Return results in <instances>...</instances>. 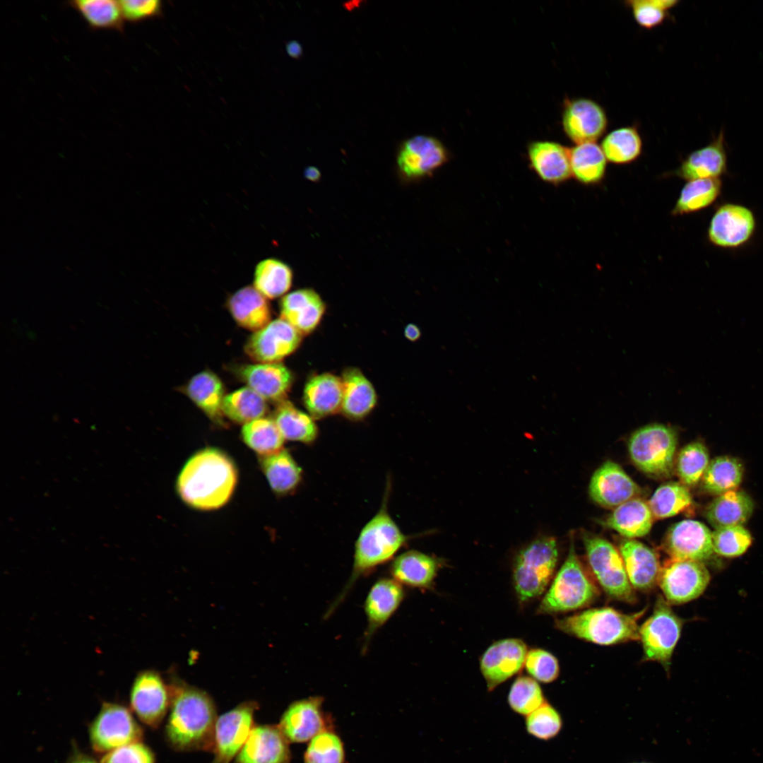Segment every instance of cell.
Wrapping results in <instances>:
<instances>
[{
    "label": "cell",
    "mask_w": 763,
    "mask_h": 763,
    "mask_svg": "<svg viewBox=\"0 0 763 763\" xmlns=\"http://www.w3.org/2000/svg\"><path fill=\"white\" fill-rule=\"evenodd\" d=\"M632 9L637 23L646 29L661 25L666 19L669 9L675 6L676 0H631L626 2Z\"/></svg>",
    "instance_id": "52"
},
{
    "label": "cell",
    "mask_w": 763,
    "mask_h": 763,
    "mask_svg": "<svg viewBox=\"0 0 763 763\" xmlns=\"http://www.w3.org/2000/svg\"><path fill=\"white\" fill-rule=\"evenodd\" d=\"M704 564L669 559L661 567L658 584L670 604H682L699 597L710 581Z\"/></svg>",
    "instance_id": "11"
},
{
    "label": "cell",
    "mask_w": 763,
    "mask_h": 763,
    "mask_svg": "<svg viewBox=\"0 0 763 763\" xmlns=\"http://www.w3.org/2000/svg\"><path fill=\"white\" fill-rule=\"evenodd\" d=\"M345 759L343 741L331 728L312 738L304 755V763H345Z\"/></svg>",
    "instance_id": "48"
},
{
    "label": "cell",
    "mask_w": 763,
    "mask_h": 763,
    "mask_svg": "<svg viewBox=\"0 0 763 763\" xmlns=\"http://www.w3.org/2000/svg\"><path fill=\"white\" fill-rule=\"evenodd\" d=\"M654 519L648 502L635 497L615 507L605 524L621 536L634 539L647 535Z\"/></svg>",
    "instance_id": "34"
},
{
    "label": "cell",
    "mask_w": 763,
    "mask_h": 763,
    "mask_svg": "<svg viewBox=\"0 0 763 763\" xmlns=\"http://www.w3.org/2000/svg\"><path fill=\"white\" fill-rule=\"evenodd\" d=\"M507 702L514 712L526 717L545 700L541 687L535 679L520 676L511 685Z\"/></svg>",
    "instance_id": "49"
},
{
    "label": "cell",
    "mask_w": 763,
    "mask_h": 763,
    "mask_svg": "<svg viewBox=\"0 0 763 763\" xmlns=\"http://www.w3.org/2000/svg\"><path fill=\"white\" fill-rule=\"evenodd\" d=\"M557 559V545L553 537L536 538L519 551L514 562L513 580L520 602H528L545 591Z\"/></svg>",
    "instance_id": "6"
},
{
    "label": "cell",
    "mask_w": 763,
    "mask_h": 763,
    "mask_svg": "<svg viewBox=\"0 0 763 763\" xmlns=\"http://www.w3.org/2000/svg\"><path fill=\"white\" fill-rule=\"evenodd\" d=\"M721 189L720 178L688 181L680 191L673 209V215L688 214L709 207L718 198Z\"/></svg>",
    "instance_id": "41"
},
{
    "label": "cell",
    "mask_w": 763,
    "mask_h": 763,
    "mask_svg": "<svg viewBox=\"0 0 763 763\" xmlns=\"http://www.w3.org/2000/svg\"><path fill=\"white\" fill-rule=\"evenodd\" d=\"M242 437L245 444L261 457L283 449L285 439L273 418H260L244 424Z\"/></svg>",
    "instance_id": "44"
},
{
    "label": "cell",
    "mask_w": 763,
    "mask_h": 763,
    "mask_svg": "<svg viewBox=\"0 0 763 763\" xmlns=\"http://www.w3.org/2000/svg\"><path fill=\"white\" fill-rule=\"evenodd\" d=\"M524 666L528 674L541 682H551L559 675L557 659L544 649H532L528 651Z\"/></svg>",
    "instance_id": "53"
},
{
    "label": "cell",
    "mask_w": 763,
    "mask_h": 763,
    "mask_svg": "<svg viewBox=\"0 0 763 763\" xmlns=\"http://www.w3.org/2000/svg\"><path fill=\"white\" fill-rule=\"evenodd\" d=\"M217 719L215 704L205 692L177 688L171 698L167 740L177 751H213Z\"/></svg>",
    "instance_id": "3"
},
{
    "label": "cell",
    "mask_w": 763,
    "mask_h": 763,
    "mask_svg": "<svg viewBox=\"0 0 763 763\" xmlns=\"http://www.w3.org/2000/svg\"><path fill=\"white\" fill-rule=\"evenodd\" d=\"M562 125L567 136L576 145L597 141L605 133L608 118L603 108L588 98H577L566 105Z\"/></svg>",
    "instance_id": "22"
},
{
    "label": "cell",
    "mask_w": 763,
    "mask_h": 763,
    "mask_svg": "<svg viewBox=\"0 0 763 763\" xmlns=\"http://www.w3.org/2000/svg\"><path fill=\"white\" fill-rule=\"evenodd\" d=\"M323 703V697L314 696L288 706L278 726L290 743L309 741L321 731L331 728Z\"/></svg>",
    "instance_id": "17"
},
{
    "label": "cell",
    "mask_w": 763,
    "mask_h": 763,
    "mask_svg": "<svg viewBox=\"0 0 763 763\" xmlns=\"http://www.w3.org/2000/svg\"><path fill=\"white\" fill-rule=\"evenodd\" d=\"M267 410L266 401L248 386L225 395L222 405L223 415L244 425L263 418Z\"/></svg>",
    "instance_id": "43"
},
{
    "label": "cell",
    "mask_w": 763,
    "mask_h": 763,
    "mask_svg": "<svg viewBox=\"0 0 763 763\" xmlns=\"http://www.w3.org/2000/svg\"><path fill=\"white\" fill-rule=\"evenodd\" d=\"M640 493L639 485L612 461H606L594 471L588 485L592 500L609 509L638 497Z\"/></svg>",
    "instance_id": "19"
},
{
    "label": "cell",
    "mask_w": 763,
    "mask_h": 763,
    "mask_svg": "<svg viewBox=\"0 0 763 763\" xmlns=\"http://www.w3.org/2000/svg\"><path fill=\"white\" fill-rule=\"evenodd\" d=\"M261 468L272 490L285 495L294 492L302 480V470L285 449L261 457Z\"/></svg>",
    "instance_id": "36"
},
{
    "label": "cell",
    "mask_w": 763,
    "mask_h": 763,
    "mask_svg": "<svg viewBox=\"0 0 763 763\" xmlns=\"http://www.w3.org/2000/svg\"><path fill=\"white\" fill-rule=\"evenodd\" d=\"M601 147L608 161L623 165L634 161L640 155L642 141L634 127L625 126L607 134Z\"/></svg>",
    "instance_id": "45"
},
{
    "label": "cell",
    "mask_w": 763,
    "mask_h": 763,
    "mask_svg": "<svg viewBox=\"0 0 763 763\" xmlns=\"http://www.w3.org/2000/svg\"><path fill=\"white\" fill-rule=\"evenodd\" d=\"M257 706L254 702H246L218 718L211 763H230L240 752L254 728Z\"/></svg>",
    "instance_id": "12"
},
{
    "label": "cell",
    "mask_w": 763,
    "mask_h": 763,
    "mask_svg": "<svg viewBox=\"0 0 763 763\" xmlns=\"http://www.w3.org/2000/svg\"><path fill=\"white\" fill-rule=\"evenodd\" d=\"M714 552L726 557L744 554L752 543V536L743 526L715 529L711 533Z\"/></svg>",
    "instance_id": "50"
},
{
    "label": "cell",
    "mask_w": 763,
    "mask_h": 763,
    "mask_svg": "<svg viewBox=\"0 0 763 763\" xmlns=\"http://www.w3.org/2000/svg\"><path fill=\"white\" fill-rule=\"evenodd\" d=\"M528 653L526 644L519 639H505L490 646L480 658V670L489 691L519 673Z\"/></svg>",
    "instance_id": "20"
},
{
    "label": "cell",
    "mask_w": 763,
    "mask_h": 763,
    "mask_svg": "<svg viewBox=\"0 0 763 763\" xmlns=\"http://www.w3.org/2000/svg\"><path fill=\"white\" fill-rule=\"evenodd\" d=\"M645 610L625 614L613 608H591L555 620L560 631L594 644L613 645L639 639V619Z\"/></svg>",
    "instance_id": "4"
},
{
    "label": "cell",
    "mask_w": 763,
    "mask_h": 763,
    "mask_svg": "<svg viewBox=\"0 0 763 763\" xmlns=\"http://www.w3.org/2000/svg\"><path fill=\"white\" fill-rule=\"evenodd\" d=\"M727 150L724 131L706 146L692 152L676 170L686 180L719 178L727 173Z\"/></svg>",
    "instance_id": "25"
},
{
    "label": "cell",
    "mask_w": 763,
    "mask_h": 763,
    "mask_svg": "<svg viewBox=\"0 0 763 763\" xmlns=\"http://www.w3.org/2000/svg\"><path fill=\"white\" fill-rule=\"evenodd\" d=\"M293 273L283 261L268 258L256 266L254 287L264 296L274 299L285 294L292 283Z\"/></svg>",
    "instance_id": "42"
},
{
    "label": "cell",
    "mask_w": 763,
    "mask_h": 763,
    "mask_svg": "<svg viewBox=\"0 0 763 763\" xmlns=\"http://www.w3.org/2000/svg\"><path fill=\"white\" fill-rule=\"evenodd\" d=\"M562 720L559 712L545 702L540 707L526 716L525 727L527 733L541 740L555 738L560 731Z\"/></svg>",
    "instance_id": "51"
},
{
    "label": "cell",
    "mask_w": 763,
    "mask_h": 763,
    "mask_svg": "<svg viewBox=\"0 0 763 763\" xmlns=\"http://www.w3.org/2000/svg\"><path fill=\"white\" fill-rule=\"evenodd\" d=\"M711 533L702 522L682 520L668 530L663 543L664 550L673 560L703 562L714 553Z\"/></svg>",
    "instance_id": "18"
},
{
    "label": "cell",
    "mask_w": 763,
    "mask_h": 763,
    "mask_svg": "<svg viewBox=\"0 0 763 763\" xmlns=\"http://www.w3.org/2000/svg\"><path fill=\"white\" fill-rule=\"evenodd\" d=\"M289 743L278 726L254 727L234 763H290Z\"/></svg>",
    "instance_id": "23"
},
{
    "label": "cell",
    "mask_w": 763,
    "mask_h": 763,
    "mask_svg": "<svg viewBox=\"0 0 763 763\" xmlns=\"http://www.w3.org/2000/svg\"><path fill=\"white\" fill-rule=\"evenodd\" d=\"M756 229V219L747 207L726 203L714 212L709 225V242L718 247L735 249L747 243Z\"/></svg>",
    "instance_id": "13"
},
{
    "label": "cell",
    "mask_w": 763,
    "mask_h": 763,
    "mask_svg": "<svg viewBox=\"0 0 763 763\" xmlns=\"http://www.w3.org/2000/svg\"><path fill=\"white\" fill-rule=\"evenodd\" d=\"M130 706L143 723L157 728L161 723L170 705V692L161 676L146 670L135 678L130 690Z\"/></svg>",
    "instance_id": "15"
},
{
    "label": "cell",
    "mask_w": 763,
    "mask_h": 763,
    "mask_svg": "<svg viewBox=\"0 0 763 763\" xmlns=\"http://www.w3.org/2000/svg\"><path fill=\"white\" fill-rule=\"evenodd\" d=\"M572 175L579 182L593 184L601 182L605 174L607 159L596 142L577 144L570 149Z\"/></svg>",
    "instance_id": "40"
},
{
    "label": "cell",
    "mask_w": 763,
    "mask_h": 763,
    "mask_svg": "<svg viewBox=\"0 0 763 763\" xmlns=\"http://www.w3.org/2000/svg\"><path fill=\"white\" fill-rule=\"evenodd\" d=\"M682 627V620L673 611L670 603L658 596L653 613L639 627L644 660L658 662L668 670Z\"/></svg>",
    "instance_id": "9"
},
{
    "label": "cell",
    "mask_w": 763,
    "mask_h": 763,
    "mask_svg": "<svg viewBox=\"0 0 763 763\" xmlns=\"http://www.w3.org/2000/svg\"><path fill=\"white\" fill-rule=\"evenodd\" d=\"M237 480L236 468L223 452L207 448L195 454L177 482L182 500L193 508L218 509L230 499Z\"/></svg>",
    "instance_id": "1"
},
{
    "label": "cell",
    "mask_w": 763,
    "mask_h": 763,
    "mask_svg": "<svg viewBox=\"0 0 763 763\" xmlns=\"http://www.w3.org/2000/svg\"><path fill=\"white\" fill-rule=\"evenodd\" d=\"M185 391L210 419L222 423L225 389L222 381L215 374L206 370L195 374L187 383Z\"/></svg>",
    "instance_id": "35"
},
{
    "label": "cell",
    "mask_w": 763,
    "mask_h": 763,
    "mask_svg": "<svg viewBox=\"0 0 763 763\" xmlns=\"http://www.w3.org/2000/svg\"><path fill=\"white\" fill-rule=\"evenodd\" d=\"M273 420L285 439L310 444L318 437L319 430L314 419L289 401L283 400L278 403Z\"/></svg>",
    "instance_id": "37"
},
{
    "label": "cell",
    "mask_w": 763,
    "mask_h": 763,
    "mask_svg": "<svg viewBox=\"0 0 763 763\" xmlns=\"http://www.w3.org/2000/svg\"><path fill=\"white\" fill-rule=\"evenodd\" d=\"M100 763H155V757L148 746L138 741L105 753Z\"/></svg>",
    "instance_id": "54"
},
{
    "label": "cell",
    "mask_w": 763,
    "mask_h": 763,
    "mask_svg": "<svg viewBox=\"0 0 763 763\" xmlns=\"http://www.w3.org/2000/svg\"><path fill=\"white\" fill-rule=\"evenodd\" d=\"M396 158L398 171L410 180L431 175L448 158L442 143L434 137L425 135H417L404 141Z\"/></svg>",
    "instance_id": "16"
},
{
    "label": "cell",
    "mask_w": 763,
    "mask_h": 763,
    "mask_svg": "<svg viewBox=\"0 0 763 763\" xmlns=\"http://www.w3.org/2000/svg\"><path fill=\"white\" fill-rule=\"evenodd\" d=\"M533 170L543 180L560 184L572 175L570 149L552 141H536L530 144L528 150Z\"/></svg>",
    "instance_id": "30"
},
{
    "label": "cell",
    "mask_w": 763,
    "mask_h": 763,
    "mask_svg": "<svg viewBox=\"0 0 763 763\" xmlns=\"http://www.w3.org/2000/svg\"><path fill=\"white\" fill-rule=\"evenodd\" d=\"M302 45L296 40H291L286 45L288 54L295 59H299L302 54Z\"/></svg>",
    "instance_id": "57"
},
{
    "label": "cell",
    "mask_w": 763,
    "mask_h": 763,
    "mask_svg": "<svg viewBox=\"0 0 763 763\" xmlns=\"http://www.w3.org/2000/svg\"><path fill=\"white\" fill-rule=\"evenodd\" d=\"M325 304L312 289L297 290L285 295L280 302V318L302 334L312 332L319 324Z\"/></svg>",
    "instance_id": "27"
},
{
    "label": "cell",
    "mask_w": 763,
    "mask_h": 763,
    "mask_svg": "<svg viewBox=\"0 0 763 763\" xmlns=\"http://www.w3.org/2000/svg\"><path fill=\"white\" fill-rule=\"evenodd\" d=\"M692 498L688 487L678 482L660 485L648 502L654 519L674 516L688 509Z\"/></svg>",
    "instance_id": "46"
},
{
    "label": "cell",
    "mask_w": 763,
    "mask_h": 763,
    "mask_svg": "<svg viewBox=\"0 0 763 763\" xmlns=\"http://www.w3.org/2000/svg\"><path fill=\"white\" fill-rule=\"evenodd\" d=\"M67 763H98L93 757L88 755L76 752L69 758Z\"/></svg>",
    "instance_id": "58"
},
{
    "label": "cell",
    "mask_w": 763,
    "mask_h": 763,
    "mask_svg": "<svg viewBox=\"0 0 763 763\" xmlns=\"http://www.w3.org/2000/svg\"><path fill=\"white\" fill-rule=\"evenodd\" d=\"M439 566L437 558L410 550L394 557L389 573L402 586L425 589L431 587Z\"/></svg>",
    "instance_id": "29"
},
{
    "label": "cell",
    "mask_w": 763,
    "mask_h": 763,
    "mask_svg": "<svg viewBox=\"0 0 763 763\" xmlns=\"http://www.w3.org/2000/svg\"><path fill=\"white\" fill-rule=\"evenodd\" d=\"M90 742L98 753H107L124 745L141 741L142 728L126 706L103 703L89 728Z\"/></svg>",
    "instance_id": "10"
},
{
    "label": "cell",
    "mask_w": 763,
    "mask_h": 763,
    "mask_svg": "<svg viewBox=\"0 0 763 763\" xmlns=\"http://www.w3.org/2000/svg\"><path fill=\"white\" fill-rule=\"evenodd\" d=\"M302 336L290 323L279 318L254 332L247 340L244 350L258 363L279 362L297 348Z\"/></svg>",
    "instance_id": "14"
},
{
    "label": "cell",
    "mask_w": 763,
    "mask_h": 763,
    "mask_svg": "<svg viewBox=\"0 0 763 763\" xmlns=\"http://www.w3.org/2000/svg\"><path fill=\"white\" fill-rule=\"evenodd\" d=\"M709 461L708 449L702 442H693L685 445L675 461V469L680 483L687 487L697 484Z\"/></svg>",
    "instance_id": "47"
},
{
    "label": "cell",
    "mask_w": 763,
    "mask_h": 763,
    "mask_svg": "<svg viewBox=\"0 0 763 763\" xmlns=\"http://www.w3.org/2000/svg\"><path fill=\"white\" fill-rule=\"evenodd\" d=\"M343 396L341 412L350 420L363 419L374 409L377 396L372 383L357 368H348L341 377Z\"/></svg>",
    "instance_id": "32"
},
{
    "label": "cell",
    "mask_w": 763,
    "mask_h": 763,
    "mask_svg": "<svg viewBox=\"0 0 763 763\" xmlns=\"http://www.w3.org/2000/svg\"><path fill=\"white\" fill-rule=\"evenodd\" d=\"M405 595L403 586L392 578H381L370 588L364 603L367 627L362 652L367 651L377 632L398 610Z\"/></svg>",
    "instance_id": "21"
},
{
    "label": "cell",
    "mask_w": 763,
    "mask_h": 763,
    "mask_svg": "<svg viewBox=\"0 0 763 763\" xmlns=\"http://www.w3.org/2000/svg\"><path fill=\"white\" fill-rule=\"evenodd\" d=\"M755 504L743 490H733L718 495L706 507L705 517L714 529L743 526L752 516Z\"/></svg>",
    "instance_id": "33"
},
{
    "label": "cell",
    "mask_w": 763,
    "mask_h": 763,
    "mask_svg": "<svg viewBox=\"0 0 763 763\" xmlns=\"http://www.w3.org/2000/svg\"><path fill=\"white\" fill-rule=\"evenodd\" d=\"M119 4L124 18L131 23L158 16L162 11V3L158 0H123Z\"/></svg>",
    "instance_id": "55"
},
{
    "label": "cell",
    "mask_w": 763,
    "mask_h": 763,
    "mask_svg": "<svg viewBox=\"0 0 763 763\" xmlns=\"http://www.w3.org/2000/svg\"><path fill=\"white\" fill-rule=\"evenodd\" d=\"M677 445L678 433L674 428L653 423L631 434L628 451L640 471L654 477H668L675 466Z\"/></svg>",
    "instance_id": "7"
},
{
    "label": "cell",
    "mask_w": 763,
    "mask_h": 763,
    "mask_svg": "<svg viewBox=\"0 0 763 763\" xmlns=\"http://www.w3.org/2000/svg\"><path fill=\"white\" fill-rule=\"evenodd\" d=\"M629 581L633 587L640 591H649L658 583L661 569L656 552L634 540H621L618 548Z\"/></svg>",
    "instance_id": "26"
},
{
    "label": "cell",
    "mask_w": 763,
    "mask_h": 763,
    "mask_svg": "<svg viewBox=\"0 0 763 763\" xmlns=\"http://www.w3.org/2000/svg\"><path fill=\"white\" fill-rule=\"evenodd\" d=\"M237 374L266 401L278 403L285 400L293 382L292 372L280 362L244 365Z\"/></svg>",
    "instance_id": "24"
},
{
    "label": "cell",
    "mask_w": 763,
    "mask_h": 763,
    "mask_svg": "<svg viewBox=\"0 0 763 763\" xmlns=\"http://www.w3.org/2000/svg\"><path fill=\"white\" fill-rule=\"evenodd\" d=\"M744 468L742 463L731 456L714 458L702 477V486L709 493L720 495L738 490L742 482Z\"/></svg>",
    "instance_id": "38"
},
{
    "label": "cell",
    "mask_w": 763,
    "mask_h": 763,
    "mask_svg": "<svg viewBox=\"0 0 763 763\" xmlns=\"http://www.w3.org/2000/svg\"><path fill=\"white\" fill-rule=\"evenodd\" d=\"M304 175L310 181H317L320 178L321 173L317 168L310 166L306 168Z\"/></svg>",
    "instance_id": "59"
},
{
    "label": "cell",
    "mask_w": 763,
    "mask_h": 763,
    "mask_svg": "<svg viewBox=\"0 0 763 763\" xmlns=\"http://www.w3.org/2000/svg\"><path fill=\"white\" fill-rule=\"evenodd\" d=\"M421 334L422 333L420 328L414 324H408L404 329L406 338L412 342L419 340L421 337Z\"/></svg>",
    "instance_id": "56"
},
{
    "label": "cell",
    "mask_w": 763,
    "mask_h": 763,
    "mask_svg": "<svg viewBox=\"0 0 763 763\" xmlns=\"http://www.w3.org/2000/svg\"><path fill=\"white\" fill-rule=\"evenodd\" d=\"M343 384L341 377L330 373L317 374L306 383L303 401L314 419L323 418L341 410Z\"/></svg>",
    "instance_id": "28"
},
{
    "label": "cell",
    "mask_w": 763,
    "mask_h": 763,
    "mask_svg": "<svg viewBox=\"0 0 763 763\" xmlns=\"http://www.w3.org/2000/svg\"><path fill=\"white\" fill-rule=\"evenodd\" d=\"M227 307L235 321L249 331L256 332L271 321V311L267 298L251 285L245 286L231 295Z\"/></svg>",
    "instance_id": "31"
},
{
    "label": "cell",
    "mask_w": 763,
    "mask_h": 763,
    "mask_svg": "<svg viewBox=\"0 0 763 763\" xmlns=\"http://www.w3.org/2000/svg\"><path fill=\"white\" fill-rule=\"evenodd\" d=\"M390 486V484L386 485L379 510L363 526L357 536L350 576L326 610L325 618H329L344 601L358 579L394 560L410 538L401 531L388 511Z\"/></svg>",
    "instance_id": "2"
},
{
    "label": "cell",
    "mask_w": 763,
    "mask_h": 763,
    "mask_svg": "<svg viewBox=\"0 0 763 763\" xmlns=\"http://www.w3.org/2000/svg\"><path fill=\"white\" fill-rule=\"evenodd\" d=\"M583 541L590 568L605 593L616 600L634 603L635 593L619 550L606 539L587 533Z\"/></svg>",
    "instance_id": "8"
},
{
    "label": "cell",
    "mask_w": 763,
    "mask_h": 763,
    "mask_svg": "<svg viewBox=\"0 0 763 763\" xmlns=\"http://www.w3.org/2000/svg\"><path fill=\"white\" fill-rule=\"evenodd\" d=\"M91 29L124 32V16L119 1L113 0H76L69 2Z\"/></svg>",
    "instance_id": "39"
},
{
    "label": "cell",
    "mask_w": 763,
    "mask_h": 763,
    "mask_svg": "<svg viewBox=\"0 0 763 763\" xmlns=\"http://www.w3.org/2000/svg\"><path fill=\"white\" fill-rule=\"evenodd\" d=\"M599 590L578 557L572 538L567 557L537 610L539 614L568 612L586 607Z\"/></svg>",
    "instance_id": "5"
}]
</instances>
